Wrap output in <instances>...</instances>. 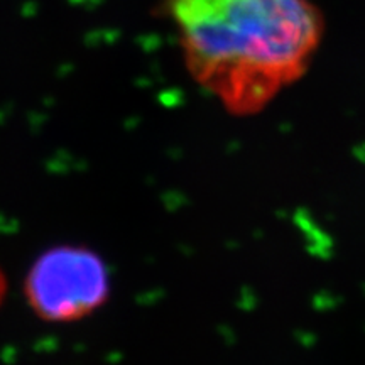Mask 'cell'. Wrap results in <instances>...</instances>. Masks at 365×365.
Here are the masks:
<instances>
[{
  "mask_svg": "<svg viewBox=\"0 0 365 365\" xmlns=\"http://www.w3.org/2000/svg\"><path fill=\"white\" fill-rule=\"evenodd\" d=\"M191 78L235 115L267 107L308 70L323 34L309 0H163Z\"/></svg>",
  "mask_w": 365,
  "mask_h": 365,
  "instance_id": "1",
  "label": "cell"
},
{
  "mask_svg": "<svg viewBox=\"0 0 365 365\" xmlns=\"http://www.w3.org/2000/svg\"><path fill=\"white\" fill-rule=\"evenodd\" d=\"M108 289L105 262L90 249L76 245L49 249L26 277L27 304L49 323L86 318L107 301Z\"/></svg>",
  "mask_w": 365,
  "mask_h": 365,
  "instance_id": "2",
  "label": "cell"
},
{
  "mask_svg": "<svg viewBox=\"0 0 365 365\" xmlns=\"http://www.w3.org/2000/svg\"><path fill=\"white\" fill-rule=\"evenodd\" d=\"M2 287H4V284H2V281H0V296H2Z\"/></svg>",
  "mask_w": 365,
  "mask_h": 365,
  "instance_id": "3",
  "label": "cell"
}]
</instances>
